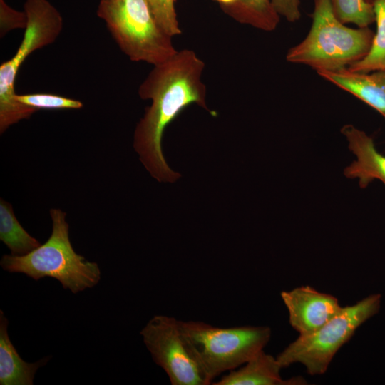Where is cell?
<instances>
[{"label":"cell","mask_w":385,"mask_h":385,"mask_svg":"<svg viewBox=\"0 0 385 385\" xmlns=\"http://www.w3.org/2000/svg\"><path fill=\"white\" fill-rule=\"evenodd\" d=\"M27 16L24 11H18L6 4L4 0H0V36L3 37L8 31L14 29H25Z\"/></svg>","instance_id":"ffe728a7"},{"label":"cell","mask_w":385,"mask_h":385,"mask_svg":"<svg viewBox=\"0 0 385 385\" xmlns=\"http://www.w3.org/2000/svg\"><path fill=\"white\" fill-rule=\"evenodd\" d=\"M0 240L11 255L18 256L26 255L41 245L21 225L11 205L3 199L0 200Z\"/></svg>","instance_id":"5bb4252c"},{"label":"cell","mask_w":385,"mask_h":385,"mask_svg":"<svg viewBox=\"0 0 385 385\" xmlns=\"http://www.w3.org/2000/svg\"><path fill=\"white\" fill-rule=\"evenodd\" d=\"M317 72L321 77L351 93L385 118V71L364 73L344 68Z\"/></svg>","instance_id":"8fae6325"},{"label":"cell","mask_w":385,"mask_h":385,"mask_svg":"<svg viewBox=\"0 0 385 385\" xmlns=\"http://www.w3.org/2000/svg\"><path fill=\"white\" fill-rule=\"evenodd\" d=\"M236 21L265 31H274L279 15L271 0H237L226 14Z\"/></svg>","instance_id":"9a60e30c"},{"label":"cell","mask_w":385,"mask_h":385,"mask_svg":"<svg viewBox=\"0 0 385 385\" xmlns=\"http://www.w3.org/2000/svg\"><path fill=\"white\" fill-rule=\"evenodd\" d=\"M205 67L194 51L184 48L153 66L138 88L139 96L152 103L135 127L133 147L145 168L159 182L173 183L181 176L170 169L163 154L166 127L192 103L217 115L206 104L207 89L202 81Z\"/></svg>","instance_id":"6da1fadb"},{"label":"cell","mask_w":385,"mask_h":385,"mask_svg":"<svg viewBox=\"0 0 385 385\" xmlns=\"http://www.w3.org/2000/svg\"><path fill=\"white\" fill-rule=\"evenodd\" d=\"M341 133L348 141L349 150L356 157L344 168L345 177L357 179L361 188H366L374 180L385 185V155L378 151L373 138L351 124L344 125Z\"/></svg>","instance_id":"30bf717a"},{"label":"cell","mask_w":385,"mask_h":385,"mask_svg":"<svg viewBox=\"0 0 385 385\" xmlns=\"http://www.w3.org/2000/svg\"><path fill=\"white\" fill-rule=\"evenodd\" d=\"M9 321L0 310V384L33 385L35 373L51 356L28 363L19 356L8 334Z\"/></svg>","instance_id":"4fadbf2b"},{"label":"cell","mask_w":385,"mask_h":385,"mask_svg":"<svg viewBox=\"0 0 385 385\" xmlns=\"http://www.w3.org/2000/svg\"><path fill=\"white\" fill-rule=\"evenodd\" d=\"M281 298L289 313V322L299 335L314 332L343 308L337 297L310 286L282 291Z\"/></svg>","instance_id":"9c48e42d"},{"label":"cell","mask_w":385,"mask_h":385,"mask_svg":"<svg viewBox=\"0 0 385 385\" xmlns=\"http://www.w3.org/2000/svg\"><path fill=\"white\" fill-rule=\"evenodd\" d=\"M366 1L367 2L371 4V2H372L373 0H366Z\"/></svg>","instance_id":"7402d4cb"},{"label":"cell","mask_w":385,"mask_h":385,"mask_svg":"<svg viewBox=\"0 0 385 385\" xmlns=\"http://www.w3.org/2000/svg\"><path fill=\"white\" fill-rule=\"evenodd\" d=\"M178 319L155 315L140 332L155 364L172 385H206L183 342Z\"/></svg>","instance_id":"ba28073f"},{"label":"cell","mask_w":385,"mask_h":385,"mask_svg":"<svg viewBox=\"0 0 385 385\" xmlns=\"http://www.w3.org/2000/svg\"><path fill=\"white\" fill-rule=\"evenodd\" d=\"M277 13L284 17L289 22H294L299 19V0H271Z\"/></svg>","instance_id":"44dd1931"},{"label":"cell","mask_w":385,"mask_h":385,"mask_svg":"<svg viewBox=\"0 0 385 385\" xmlns=\"http://www.w3.org/2000/svg\"><path fill=\"white\" fill-rule=\"evenodd\" d=\"M97 16L132 61L155 66L178 51L172 37L158 24L148 0H100Z\"/></svg>","instance_id":"5b68a950"},{"label":"cell","mask_w":385,"mask_h":385,"mask_svg":"<svg viewBox=\"0 0 385 385\" xmlns=\"http://www.w3.org/2000/svg\"><path fill=\"white\" fill-rule=\"evenodd\" d=\"M374 36L368 27L344 26L331 0H314L311 29L302 42L288 51L286 60L317 71L347 68L367 54Z\"/></svg>","instance_id":"277c9868"},{"label":"cell","mask_w":385,"mask_h":385,"mask_svg":"<svg viewBox=\"0 0 385 385\" xmlns=\"http://www.w3.org/2000/svg\"><path fill=\"white\" fill-rule=\"evenodd\" d=\"M282 368L276 357L260 351L243 366L230 371L215 385H297L306 384L302 377L284 380L280 370Z\"/></svg>","instance_id":"7c38bea8"},{"label":"cell","mask_w":385,"mask_h":385,"mask_svg":"<svg viewBox=\"0 0 385 385\" xmlns=\"http://www.w3.org/2000/svg\"><path fill=\"white\" fill-rule=\"evenodd\" d=\"M16 99L19 102L37 111L40 109H80L83 107V103L78 100L53 93H16Z\"/></svg>","instance_id":"ac0fdd59"},{"label":"cell","mask_w":385,"mask_h":385,"mask_svg":"<svg viewBox=\"0 0 385 385\" xmlns=\"http://www.w3.org/2000/svg\"><path fill=\"white\" fill-rule=\"evenodd\" d=\"M337 17L343 23L368 27L375 21L372 4L366 0H331Z\"/></svg>","instance_id":"e0dca14e"},{"label":"cell","mask_w":385,"mask_h":385,"mask_svg":"<svg viewBox=\"0 0 385 385\" xmlns=\"http://www.w3.org/2000/svg\"><path fill=\"white\" fill-rule=\"evenodd\" d=\"M376 32L367 54L347 69L357 73L385 71V0H373Z\"/></svg>","instance_id":"2e32d148"},{"label":"cell","mask_w":385,"mask_h":385,"mask_svg":"<svg viewBox=\"0 0 385 385\" xmlns=\"http://www.w3.org/2000/svg\"><path fill=\"white\" fill-rule=\"evenodd\" d=\"M27 16L23 39L14 55L0 66V133L21 120L29 118L36 109L16 99L18 71L34 51L53 43L63 29V18L48 0H26Z\"/></svg>","instance_id":"52a82bcc"},{"label":"cell","mask_w":385,"mask_h":385,"mask_svg":"<svg viewBox=\"0 0 385 385\" xmlns=\"http://www.w3.org/2000/svg\"><path fill=\"white\" fill-rule=\"evenodd\" d=\"M381 295H369L342 309L320 328L308 334L299 335L276 359L282 368L300 363L312 376L324 374L334 356L353 337L356 330L376 314Z\"/></svg>","instance_id":"8992f818"},{"label":"cell","mask_w":385,"mask_h":385,"mask_svg":"<svg viewBox=\"0 0 385 385\" xmlns=\"http://www.w3.org/2000/svg\"><path fill=\"white\" fill-rule=\"evenodd\" d=\"M178 324L185 346L206 385L263 350L272 334L267 326L222 328L192 320H179Z\"/></svg>","instance_id":"7a4b0ae2"},{"label":"cell","mask_w":385,"mask_h":385,"mask_svg":"<svg viewBox=\"0 0 385 385\" xmlns=\"http://www.w3.org/2000/svg\"><path fill=\"white\" fill-rule=\"evenodd\" d=\"M148 1L158 24L165 33L171 37L181 34L182 30L175 11V0H148Z\"/></svg>","instance_id":"d6986e66"},{"label":"cell","mask_w":385,"mask_h":385,"mask_svg":"<svg viewBox=\"0 0 385 385\" xmlns=\"http://www.w3.org/2000/svg\"><path fill=\"white\" fill-rule=\"evenodd\" d=\"M52 232L47 241L24 255H4L0 265L10 273H23L38 281L50 277L73 294L96 286L101 279L97 263L76 252L69 239L66 212L51 209Z\"/></svg>","instance_id":"3957f363"}]
</instances>
